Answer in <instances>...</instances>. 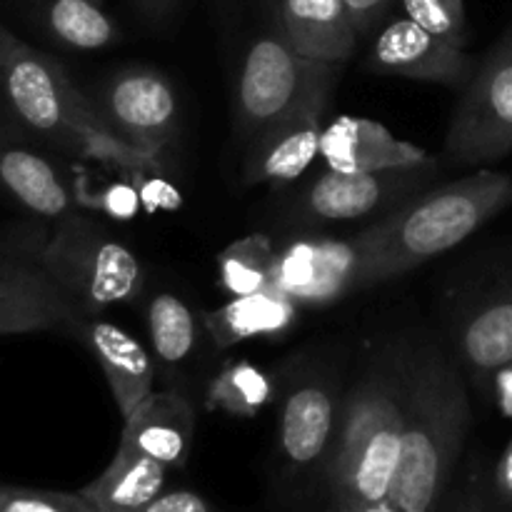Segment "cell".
<instances>
[{
	"label": "cell",
	"instance_id": "cell-1",
	"mask_svg": "<svg viewBox=\"0 0 512 512\" xmlns=\"http://www.w3.org/2000/svg\"><path fill=\"white\" fill-rule=\"evenodd\" d=\"M473 410L465 373L448 345H403V448L388 503L400 512H435L453 485Z\"/></svg>",
	"mask_w": 512,
	"mask_h": 512
},
{
	"label": "cell",
	"instance_id": "cell-2",
	"mask_svg": "<svg viewBox=\"0 0 512 512\" xmlns=\"http://www.w3.org/2000/svg\"><path fill=\"white\" fill-rule=\"evenodd\" d=\"M403 448V345L383 350L343 400L328 512L388 503Z\"/></svg>",
	"mask_w": 512,
	"mask_h": 512
},
{
	"label": "cell",
	"instance_id": "cell-3",
	"mask_svg": "<svg viewBox=\"0 0 512 512\" xmlns=\"http://www.w3.org/2000/svg\"><path fill=\"white\" fill-rule=\"evenodd\" d=\"M0 95L13 118L53 148L130 173H160L163 168V160L138 153L113 133L63 63L28 43L0 68Z\"/></svg>",
	"mask_w": 512,
	"mask_h": 512
},
{
	"label": "cell",
	"instance_id": "cell-4",
	"mask_svg": "<svg viewBox=\"0 0 512 512\" xmlns=\"http://www.w3.org/2000/svg\"><path fill=\"white\" fill-rule=\"evenodd\" d=\"M343 400L338 383L320 368H298L280 390L275 428V488L285 508L305 512L330 505V468Z\"/></svg>",
	"mask_w": 512,
	"mask_h": 512
},
{
	"label": "cell",
	"instance_id": "cell-5",
	"mask_svg": "<svg viewBox=\"0 0 512 512\" xmlns=\"http://www.w3.org/2000/svg\"><path fill=\"white\" fill-rule=\"evenodd\" d=\"M512 205V175L478 170L413 195L378 220L400 275L448 253Z\"/></svg>",
	"mask_w": 512,
	"mask_h": 512
},
{
	"label": "cell",
	"instance_id": "cell-6",
	"mask_svg": "<svg viewBox=\"0 0 512 512\" xmlns=\"http://www.w3.org/2000/svg\"><path fill=\"white\" fill-rule=\"evenodd\" d=\"M340 63L308 58L280 30L258 35L240 63L233 95L235 135L245 145L270 125L303 110H325Z\"/></svg>",
	"mask_w": 512,
	"mask_h": 512
},
{
	"label": "cell",
	"instance_id": "cell-7",
	"mask_svg": "<svg viewBox=\"0 0 512 512\" xmlns=\"http://www.w3.org/2000/svg\"><path fill=\"white\" fill-rule=\"evenodd\" d=\"M400 278L375 220L348 238L300 235L275 248L273 285L300 308H323Z\"/></svg>",
	"mask_w": 512,
	"mask_h": 512
},
{
	"label": "cell",
	"instance_id": "cell-8",
	"mask_svg": "<svg viewBox=\"0 0 512 512\" xmlns=\"http://www.w3.org/2000/svg\"><path fill=\"white\" fill-rule=\"evenodd\" d=\"M38 260L85 318L133 303L143 293L145 270L138 255L80 213L55 223L40 243Z\"/></svg>",
	"mask_w": 512,
	"mask_h": 512
},
{
	"label": "cell",
	"instance_id": "cell-9",
	"mask_svg": "<svg viewBox=\"0 0 512 512\" xmlns=\"http://www.w3.org/2000/svg\"><path fill=\"white\" fill-rule=\"evenodd\" d=\"M512 153V25L463 88L445 135V160L488 165Z\"/></svg>",
	"mask_w": 512,
	"mask_h": 512
},
{
	"label": "cell",
	"instance_id": "cell-10",
	"mask_svg": "<svg viewBox=\"0 0 512 512\" xmlns=\"http://www.w3.org/2000/svg\"><path fill=\"white\" fill-rule=\"evenodd\" d=\"M90 98L113 133L148 158L163 160L178 138V95L160 70L130 65L110 75Z\"/></svg>",
	"mask_w": 512,
	"mask_h": 512
},
{
	"label": "cell",
	"instance_id": "cell-11",
	"mask_svg": "<svg viewBox=\"0 0 512 512\" xmlns=\"http://www.w3.org/2000/svg\"><path fill=\"white\" fill-rule=\"evenodd\" d=\"M440 160L430 158L405 168L370 170V173H338L325 168L300 198L305 220H360L375 213H390L413 195L433 188L440 178Z\"/></svg>",
	"mask_w": 512,
	"mask_h": 512
},
{
	"label": "cell",
	"instance_id": "cell-12",
	"mask_svg": "<svg viewBox=\"0 0 512 512\" xmlns=\"http://www.w3.org/2000/svg\"><path fill=\"white\" fill-rule=\"evenodd\" d=\"M450 350L475 383L512 365V268L455 310L450 318Z\"/></svg>",
	"mask_w": 512,
	"mask_h": 512
},
{
	"label": "cell",
	"instance_id": "cell-13",
	"mask_svg": "<svg viewBox=\"0 0 512 512\" xmlns=\"http://www.w3.org/2000/svg\"><path fill=\"white\" fill-rule=\"evenodd\" d=\"M368 63L380 73L463 90L475 63L463 48L438 38L410 18H393L370 43Z\"/></svg>",
	"mask_w": 512,
	"mask_h": 512
},
{
	"label": "cell",
	"instance_id": "cell-14",
	"mask_svg": "<svg viewBox=\"0 0 512 512\" xmlns=\"http://www.w3.org/2000/svg\"><path fill=\"white\" fill-rule=\"evenodd\" d=\"M198 415L188 395L178 390L150 393L123 420L118 448L148 455L165 468H183L193 450Z\"/></svg>",
	"mask_w": 512,
	"mask_h": 512
},
{
	"label": "cell",
	"instance_id": "cell-15",
	"mask_svg": "<svg viewBox=\"0 0 512 512\" xmlns=\"http://www.w3.org/2000/svg\"><path fill=\"white\" fill-rule=\"evenodd\" d=\"M320 158L338 173L405 168L430 160L428 150L390 133L383 123L360 115H340L323 128Z\"/></svg>",
	"mask_w": 512,
	"mask_h": 512
},
{
	"label": "cell",
	"instance_id": "cell-16",
	"mask_svg": "<svg viewBox=\"0 0 512 512\" xmlns=\"http://www.w3.org/2000/svg\"><path fill=\"white\" fill-rule=\"evenodd\" d=\"M320 138H323V110H303L270 125L248 143L243 183H293L320 155Z\"/></svg>",
	"mask_w": 512,
	"mask_h": 512
},
{
	"label": "cell",
	"instance_id": "cell-17",
	"mask_svg": "<svg viewBox=\"0 0 512 512\" xmlns=\"http://www.w3.org/2000/svg\"><path fill=\"white\" fill-rule=\"evenodd\" d=\"M75 338L83 340L85 348L93 353L95 363L100 365L105 380H108L115 408L125 420L153 393V358L133 335L108 320H98L95 315L83 318V323L75 330Z\"/></svg>",
	"mask_w": 512,
	"mask_h": 512
},
{
	"label": "cell",
	"instance_id": "cell-18",
	"mask_svg": "<svg viewBox=\"0 0 512 512\" xmlns=\"http://www.w3.org/2000/svg\"><path fill=\"white\" fill-rule=\"evenodd\" d=\"M85 315L43 270L40 260L0 283V335L60 330L75 335Z\"/></svg>",
	"mask_w": 512,
	"mask_h": 512
},
{
	"label": "cell",
	"instance_id": "cell-19",
	"mask_svg": "<svg viewBox=\"0 0 512 512\" xmlns=\"http://www.w3.org/2000/svg\"><path fill=\"white\" fill-rule=\"evenodd\" d=\"M0 188L38 218L58 223L78 213V200L58 165L38 150L8 138H0Z\"/></svg>",
	"mask_w": 512,
	"mask_h": 512
},
{
	"label": "cell",
	"instance_id": "cell-20",
	"mask_svg": "<svg viewBox=\"0 0 512 512\" xmlns=\"http://www.w3.org/2000/svg\"><path fill=\"white\" fill-rule=\"evenodd\" d=\"M278 30L298 53L325 63H345L360 38L343 0H280Z\"/></svg>",
	"mask_w": 512,
	"mask_h": 512
},
{
	"label": "cell",
	"instance_id": "cell-21",
	"mask_svg": "<svg viewBox=\"0 0 512 512\" xmlns=\"http://www.w3.org/2000/svg\"><path fill=\"white\" fill-rule=\"evenodd\" d=\"M300 305L275 285L253 295L230 298L220 308L203 313L205 333L218 350L235 348L245 340L283 338L298 325Z\"/></svg>",
	"mask_w": 512,
	"mask_h": 512
},
{
	"label": "cell",
	"instance_id": "cell-22",
	"mask_svg": "<svg viewBox=\"0 0 512 512\" xmlns=\"http://www.w3.org/2000/svg\"><path fill=\"white\" fill-rule=\"evenodd\" d=\"M168 470L148 455L118 448L108 468L78 493L98 512H138L163 493Z\"/></svg>",
	"mask_w": 512,
	"mask_h": 512
},
{
	"label": "cell",
	"instance_id": "cell-23",
	"mask_svg": "<svg viewBox=\"0 0 512 512\" xmlns=\"http://www.w3.org/2000/svg\"><path fill=\"white\" fill-rule=\"evenodd\" d=\"M148 333L158 363L165 370H180L198 353L205 325L183 298L160 293L148 305Z\"/></svg>",
	"mask_w": 512,
	"mask_h": 512
},
{
	"label": "cell",
	"instance_id": "cell-24",
	"mask_svg": "<svg viewBox=\"0 0 512 512\" xmlns=\"http://www.w3.org/2000/svg\"><path fill=\"white\" fill-rule=\"evenodd\" d=\"M40 20L58 43L75 50H100L120 38L118 25L98 0H40Z\"/></svg>",
	"mask_w": 512,
	"mask_h": 512
},
{
	"label": "cell",
	"instance_id": "cell-25",
	"mask_svg": "<svg viewBox=\"0 0 512 512\" xmlns=\"http://www.w3.org/2000/svg\"><path fill=\"white\" fill-rule=\"evenodd\" d=\"M278 383L248 360L228 363L205 390V408L228 413L230 418H253L278 398Z\"/></svg>",
	"mask_w": 512,
	"mask_h": 512
},
{
	"label": "cell",
	"instance_id": "cell-26",
	"mask_svg": "<svg viewBox=\"0 0 512 512\" xmlns=\"http://www.w3.org/2000/svg\"><path fill=\"white\" fill-rule=\"evenodd\" d=\"M275 245L265 233L233 240L218 255V283L233 298L253 295L273 285Z\"/></svg>",
	"mask_w": 512,
	"mask_h": 512
},
{
	"label": "cell",
	"instance_id": "cell-27",
	"mask_svg": "<svg viewBox=\"0 0 512 512\" xmlns=\"http://www.w3.org/2000/svg\"><path fill=\"white\" fill-rule=\"evenodd\" d=\"M405 18L415 20L425 30L448 43L465 48L468 43V13L465 0H398Z\"/></svg>",
	"mask_w": 512,
	"mask_h": 512
},
{
	"label": "cell",
	"instance_id": "cell-28",
	"mask_svg": "<svg viewBox=\"0 0 512 512\" xmlns=\"http://www.w3.org/2000/svg\"><path fill=\"white\" fill-rule=\"evenodd\" d=\"M73 193L78 208L95 210L115 220H133L143 210V200L135 183H110L103 188H90L88 178H78Z\"/></svg>",
	"mask_w": 512,
	"mask_h": 512
},
{
	"label": "cell",
	"instance_id": "cell-29",
	"mask_svg": "<svg viewBox=\"0 0 512 512\" xmlns=\"http://www.w3.org/2000/svg\"><path fill=\"white\" fill-rule=\"evenodd\" d=\"M0 512H98L80 493L20 488L0 483Z\"/></svg>",
	"mask_w": 512,
	"mask_h": 512
},
{
	"label": "cell",
	"instance_id": "cell-30",
	"mask_svg": "<svg viewBox=\"0 0 512 512\" xmlns=\"http://www.w3.org/2000/svg\"><path fill=\"white\" fill-rule=\"evenodd\" d=\"M435 512H490V480L478 463H470L460 483L453 480Z\"/></svg>",
	"mask_w": 512,
	"mask_h": 512
},
{
	"label": "cell",
	"instance_id": "cell-31",
	"mask_svg": "<svg viewBox=\"0 0 512 512\" xmlns=\"http://www.w3.org/2000/svg\"><path fill=\"white\" fill-rule=\"evenodd\" d=\"M133 183L138 185L143 210H148V213L180 208V193L175 188H170V185L160 178V173H135Z\"/></svg>",
	"mask_w": 512,
	"mask_h": 512
},
{
	"label": "cell",
	"instance_id": "cell-32",
	"mask_svg": "<svg viewBox=\"0 0 512 512\" xmlns=\"http://www.w3.org/2000/svg\"><path fill=\"white\" fill-rule=\"evenodd\" d=\"M138 512H223L193 490H163L150 505Z\"/></svg>",
	"mask_w": 512,
	"mask_h": 512
},
{
	"label": "cell",
	"instance_id": "cell-33",
	"mask_svg": "<svg viewBox=\"0 0 512 512\" xmlns=\"http://www.w3.org/2000/svg\"><path fill=\"white\" fill-rule=\"evenodd\" d=\"M358 35H370L393 10L395 0H343Z\"/></svg>",
	"mask_w": 512,
	"mask_h": 512
},
{
	"label": "cell",
	"instance_id": "cell-34",
	"mask_svg": "<svg viewBox=\"0 0 512 512\" xmlns=\"http://www.w3.org/2000/svg\"><path fill=\"white\" fill-rule=\"evenodd\" d=\"M490 512H512V440L490 478Z\"/></svg>",
	"mask_w": 512,
	"mask_h": 512
},
{
	"label": "cell",
	"instance_id": "cell-35",
	"mask_svg": "<svg viewBox=\"0 0 512 512\" xmlns=\"http://www.w3.org/2000/svg\"><path fill=\"white\" fill-rule=\"evenodd\" d=\"M38 248L25 250L20 245H0V283L15 278L23 270H28L30 265L38 263Z\"/></svg>",
	"mask_w": 512,
	"mask_h": 512
},
{
	"label": "cell",
	"instance_id": "cell-36",
	"mask_svg": "<svg viewBox=\"0 0 512 512\" xmlns=\"http://www.w3.org/2000/svg\"><path fill=\"white\" fill-rule=\"evenodd\" d=\"M20 45H23V40H20L18 35L10 33L8 28H3V25H0V68H3L10 58H13L15 50H18Z\"/></svg>",
	"mask_w": 512,
	"mask_h": 512
},
{
	"label": "cell",
	"instance_id": "cell-37",
	"mask_svg": "<svg viewBox=\"0 0 512 512\" xmlns=\"http://www.w3.org/2000/svg\"><path fill=\"white\" fill-rule=\"evenodd\" d=\"M135 3H138L140 8L145 10V13H150V15H163L165 10L173 8L175 0H135Z\"/></svg>",
	"mask_w": 512,
	"mask_h": 512
},
{
	"label": "cell",
	"instance_id": "cell-38",
	"mask_svg": "<svg viewBox=\"0 0 512 512\" xmlns=\"http://www.w3.org/2000/svg\"><path fill=\"white\" fill-rule=\"evenodd\" d=\"M358 512H400V510L393 508L390 503H380V505H373V508H365V510H358Z\"/></svg>",
	"mask_w": 512,
	"mask_h": 512
},
{
	"label": "cell",
	"instance_id": "cell-39",
	"mask_svg": "<svg viewBox=\"0 0 512 512\" xmlns=\"http://www.w3.org/2000/svg\"><path fill=\"white\" fill-rule=\"evenodd\" d=\"M98 3H103V0H98Z\"/></svg>",
	"mask_w": 512,
	"mask_h": 512
}]
</instances>
